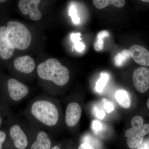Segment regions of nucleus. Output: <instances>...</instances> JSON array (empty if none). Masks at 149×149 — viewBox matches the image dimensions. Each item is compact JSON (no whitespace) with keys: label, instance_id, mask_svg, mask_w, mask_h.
<instances>
[{"label":"nucleus","instance_id":"1","mask_svg":"<svg viewBox=\"0 0 149 149\" xmlns=\"http://www.w3.org/2000/svg\"><path fill=\"white\" fill-rule=\"evenodd\" d=\"M62 111L56 99L50 97H38L28 104L22 111V116L31 124L56 134L61 126Z\"/></svg>","mask_w":149,"mask_h":149},{"label":"nucleus","instance_id":"2","mask_svg":"<svg viewBox=\"0 0 149 149\" xmlns=\"http://www.w3.org/2000/svg\"><path fill=\"white\" fill-rule=\"evenodd\" d=\"M37 72L41 80L51 82L59 87L64 86L69 80L68 68L55 58L48 59L40 63L37 67Z\"/></svg>","mask_w":149,"mask_h":149},{"label":"nucleus","instance_id":"3","mask_svg":"<svg viewBox=\"0 0 149 149\" xmlns=\"http://www.w3.org/2000/svg\"><path fill=\"white\" fill-rule=\"evenodd\" d=\"M7 29L8 40L14 49L23 50L30 46L32 35L24 24L19 22L9 21Z\"/></svg>","mask_w":149,"mask_h":149},{"label":"nucleus","instance_id":"4","mask_svg":"<svg viewBox=\"0 0 149 149\" xmlns=\"http://www.w3.org/2000/svg\"><path fill=\"white\" fill-rule=\"evenodd\" d=\"M9 133L17 149H27L32 142L34 127L25 119L22 120L13 124Z\"/></svg>","mask_w":149,"mask_h":149},{"label":"nucleus","instance_id":"5","mask_svg":"<svg viewBox=\"0 0 149 149\" xmlns=\"http://www.w3.org/2000/svg\"><path fill=\"white\" fill-rule=\"evenodd\" d=\"M7 88L10 98L15 102L23 100L29 93V88L27 85L15 78L9 79Z\"/></svg>","mask_w":149,"mask_h":149},{"label":"nucleus","instance_id":"6","mask_svg":"<svg viewBox=\"0 0 149 149\" xmlns=\"http://www.w3.org/2000/svg\"><path fill=\"white\" fill-rule=\"evenodd\" d=\"M33 127L34 133L30 146V149L52 148L54 145H53L50 133L34 125H33Z\"/></svg>","mask_w":149,"mask_h":149},{"label":"nucleus","instance_id":"7","mask_svg":"<svg viewBox=\"0 0 149 149\" xmlns=\"http://www.w3.org/2000/svg\"><path fill=\"white\" fill-rule=\"evenodd\" d=\"M82 113L80 104L76 102H70L67 105L65 114V122L67 126L71 128L76 126L80 121Z\"/></svg>","mask_w":149,"mask_h":149},{"label":"nucleus","instance_id":"8","mask_svg":"<svg viewBox=\"0 0 149 149\" xmlns=\"http://www.w3.org/2000/svg\"><path fill=\"white\" fill-rule=\"evenodd\" d=\"M40 0H20L18 3L19 10L24 15L29 14V17L34 21H38L42 17V14L38 9Z\"/></svg>","mask_w":149,"mask_h":149},{"label":"nucleus","instance_id":"9","mask_svg":"<svg viewBox=\"0 0 149 149\" xmlns=\"http://www.w3.org/2000/svg\"><path fill=\"white\" fill-rule=\"evenodd\" d=\"M133 84L137 91L141 93L146 92L149 88V68L141 67L133 73Z\"/></svg>","mask_w":149,"mask_h":149},{"label":"nucleus","instance_id":"10","mask_svg":"<svg viewBox=\"0 0 149 149\" xmlns=\"http://www.w3.org/2000/svg\"><path fill=\"white\" fill-rule=\"evenodd\" d=\"M128 50L135 62L146 67L149 66V52L146 48L141 45H134Z\"/></svg>","mask_w":149,"mask_h":149},{"label":"nucleus","instance_id":"11","mask_svg":"<svg viewBox=\"0 0 149 149\" xmlns=\"http://www.w3.org/2000/svg\"><path fill=\"white\" fill-rule=\"evenodd\" d=\"M7 32V27L0 26V57L4 60L12 56L15 49L8 40Z\"/></svg>","mask_w":149,"mask_h":149},{"label":"nucleus","instance_id":"12","mask_svg":"<svg viewBox=\"0 0 149 149\" xmlns=\"http://www.w3.org/2000/svg\"><path fill=\"white\" fill-rule=\"evenodd\" d=\"M13 65L16 70L24 74H30L35 68L34 60L28 55L16 58L14 60Z\"/></svg>","mask_w":149,"mask_h":149},{"label":"nucleus","instance_id":"13","mask_svg":"<svg viewBox=\"0 0 149 149\" xmlns=\"http://www.w3.org/2000/svg\"><path fill=\"white\" fill-rule=\"evenodd\" d=\"M116 99L119 104L125 109L129 108L131 103L129 93L124 90H119L116 93Z\"/></svg>","mask_w":149,"mask_h":149},{"label":"nucleus","instance_id":"14","mask_svg":"<svg viewBox=\"0 0 149 149\" xmlns=\"http://www.w3.org/2000/svg\"><path fill=\"white\" fill-rule=\"evenodd\" d=\"M94 6L98 9H102L111 5L118 8H121L124 6L125 1L123 0H94Z\"/></svg>","mask_w":149,"mask_h":149},{"label":"nucleus","instance_id":"15","mask_svg":"<svg viewBox=\"0 0 149 149\" xmlns=\"http://www.w3.org/2000/svg\"><path fill=\"white\" fill-rule=\"evenodd\" d=\"M130 57L129 50L125 49L116 55L113 60L116 65L118 67L122 66L130 58Z\"/></svg>","mask_w":149,"mask_h":149},{"label":"nucleus","instance_id":"16","mask_svg":"<svg viewBox=\"0 0 149 149\" xmlns=\"http://www.w3.org/2000/svg\"><path fill=\"white\" fill-rule=\"evenodd\" d=\"M109 33L107 30H103L98 33L97 40L94 44V48L97 52L102 51L104 48V39L105 37H109Z\"/></svg>","mask_w":149,"mask_h":149},{"label":"nucleus","instance_id":"17","mask_svg":"<svg viewBox=\"0 0 149 149\" xmlns=\"http://www.w3.org/2000/svg\"><path fill=\"white\" fill-rule=\"evenodd\" d=\"M143 138L142 136L135 134L128 138L127 140V144L128 147L131 149L137 148L143 143Z\"/></svg>","mask_w":149,"mask_h":149},{"label":"nucleus","instance_id":"18","mask_svg":"<svg viewBox=\"0 0 149 149\" xmlns=\"http://www.w3.org/2000/svg\"><path fill=\"white\" fill-rule=\"evenodd\" d=\"M81 34L80 32L76 33H72L70 36L71 40L74 44V48L75 50L78 52H81L84 50L85 46L84 43L81 42L80 38Z\"/></svg>","mask_w":149,"mask_h":149},{"label":"nucleus","instance_id":"19","mask_svg":"<svg viewBox=\"0 0 149 149\" xmlns=\"http://www.w3.org/2000/svg\"><path fill=\"white\" fill-rule=\"evenodd\" d=\"M109 79V75L106 72H102L100 77L96 83V90L98 93H101Z\"/></svg>","mask_w":149,"mask_h":149},{"label":"nucleus","instance_id":"20","mask_svg":"<svg viewBox=\"0 0 149 149\" xmlns=\"http://www.w3.org/2000/svg\"><path fill=\"white\" fill-rule=\"evenodd\" d=\"M143 119L140 116H136L132 118L131 121L132 128L138 129L143 125Z\"/></svg>","mask_w":149,"mask_h":149},{"label":"nucleus","instance_id":"21","mask_svg":"<svg viewBox=\"0 0 149 149\" xmlns=\"http://www.w3.org/2000/svg\"><path fill=\"white\" fill-rule=\"evenodd\" d=\"M70 16L71 17L72 20L74 24H79L80 18L78 16L77 9L74 6H70L69 10Z\"/></svg>","mask_w":149,"mask_h":149},{"label":"nucleus","instance_id":"22","mask_svg":"<svg viewBox=\"0 0 149 149\" xmlns=\"http://www.w3.org/2000/svg\"><path fill=\"white\" fill-rule=\"evenodd\" d=\"M149 133V124H146L143 125L139 129L136 130V134L139 136L143 137Z\"/></svg>","mask_w":149,"mask_h":149},{"label":"nucleus","instance_id":"23","mask_svg":"<svg viewBox=\"0 0 149 149\" xmlns=\"http://www.w3.org/2000/svg\"><path fill=\"white\" fill-rule=\"evenodd\" d=\"M92 127L93 130L95 131H99L101 130L102 125L101 123L97 120H93L92 123Z\"/></svg>","mask_w":149,"mask_h":149},{"label":"nucleus","instance_id":"24","mask_svg":"<svg viewBox=\"0 0 149 149\" xmlns=\"http://www.w3.org/2000/svg\"><path fill=\"white\" fill-rule=\"evenodd\" d=\"M6 139V134L4 131L0 130V149H3V145Z\"/></svg>","mask_w":149,"mask_h":149},{"label":"nucleus","instance_id":"25","mask_svg":"<svg viewBox=\"0 0 149 149\" xmlns=\"http://www.w3.org/2000/svg\"><path fill=\"white\" fill-rule=\"evenodd\" d=\"M104 107L106 110L107 112L110 113L114 110V107L110 102H107L105 104Z\"/></svg>","mask_w":149,"mask_h":149},{"label":"nucleus","instance_id":"26","mask_svg":"<svg viewBox=\"0 0 149 149\" xmlns=\"http://www.w3.org/2000/svg\"><path fill=\"white\" fill-rule=\"evenodd\" d=\"M78 149H95L93 146H91L90 144L87 143H82L79 147Z\"/></svg>","mask_w":149,"mask_h":149},{"label":"nucleus","instance_id":"27","mask_svg":"<svg viewBox=\"0 0 149 149\" xmlns=\"http://www.w3.org/2000/svg\"><path fill=\"white\" fill-rule=\"evenodd\" d=\"M96 116L100 119H103L105 116V113L103 110H98L96 112Z\"/></svg>","mask_w":149,"mask_h":149},{"label":"nucleus","instance_id":"28","mask_svg":"<svg viewBox=\"0 0 149 149\" xmlns=\"http://www.w3.org/2000/svg\"><path fill=\"white\" fill-rule=\"evenodd\" d=\"M137 149H148V145L146 142L143 143L140 146L137 148Z\"/></svg>","mask_w":149,"mask_h":149},{"label":"nucleus","instance_id":"29","mask_svg":"<svg viewBox=\"0 0 149 149\" xmlns=\"http://www.w3.org/2000/svg\"><path fill=\"white\" fill-rule=\"evenodd\" d=\"M51 149H61L59 146L57 145H54L53 146Z\"/></svg>","mask_w":149,"mask_h":149},{"label":"nucleus","instance_id":"30","mask_svg":"<svg viewBox=\"0 0 149 149\" xmlns=\"http://www.w3.org/2000/svg\"><path fill=\"white\" fill-rule=\"evenodd\" d=\"M145 142L146 143L147 145H148V148L149 149V141H147L146 142Z\"/></svg>","mask_w":149,"mask_h":149},{"label":"nucleus","instance_id":"31","mask_svg":"<svg viewBox=\"0 0 149 149\" xmlns=\"http://www.w3.org/2000/svg\"><path fill=\"white\" fill-rule=\"evenodd\" d=\"M147 106H148V108L149 109V98L148 99V102H147Z\"/></svg>","mask_w":149,"mask_h":149},{"label":"nucleus","instance_id":"32","mask_svg":"<svg viewBox=\"0 0 149 149\" xmlns=\"http://www.w3.org/2000/svg\"><path fill=\"white\" fill-rule=\"evenodd\" d=\"M142 1L144 2L149 3V0H143Z\"/></svg>","mask_w":149,"mask_h":149},{"label":"nucleus","instance_id":"33","mask_svg":"<svg viewBox=\"0 0 149 149\" xmlns=\"http://www.w3.org/2000/svg\"><path fill=\"white\" fill-rule=\"evenodd\" d=\"M2 121V120L1 118V116H0V125H1V124Z\"/></svg>","mask_w":149,"mask_h":149},{"label":"nucleus","instance_id":"34","mask_svg":"<svg viewBox=\"0 0 149 149\" xmlns=\"http://www.w3.org/2000/svg\"><path fill=\"white\" fill-rule=\"evenodd\" d=\"M6 1L5 0H4V1H2V0H0V3H4Z\"/></svg>","mask_w":149,"mask_h":149}]
</instances>
